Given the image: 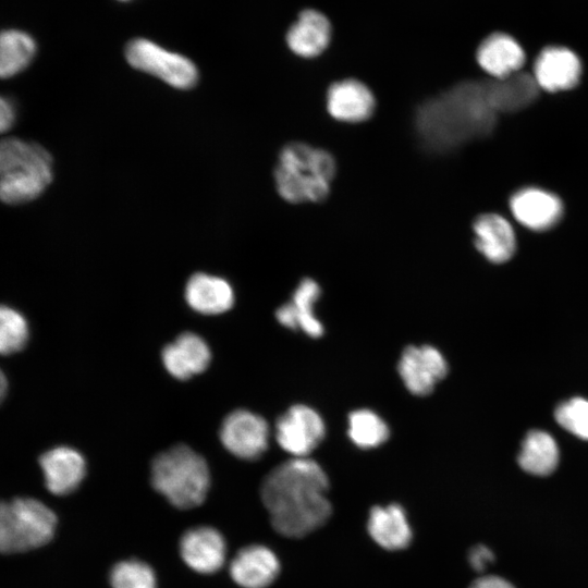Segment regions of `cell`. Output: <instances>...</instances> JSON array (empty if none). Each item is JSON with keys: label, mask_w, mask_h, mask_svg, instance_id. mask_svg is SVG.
<instances>
[{"label": "cell", "mask_w": 588, "mask_h": 588, "mask_svg": "<svg viewBox=\"0 0 588 588\" xmlns=\"http://www.w3.org/2000/svg\"><path fill=\"white\" fill-rule=\"evenodd\" d=\"M332 27L329 19L315 9L303 10L286 33V45L296 56L310 59L329 46Z\"/></svg>", "instance_id": "obj_20"}, {"label": "cell", "mask_w": 588, "mask_h": 588, "mask_svg": "<svg viewBox=\"0 0 588 588\" xmlns=\"http://www.w3.org/2000/svg\"><path fill=\"white\" fill-rule=\"evenodd\" d=\"M53 177L52 158L39 144L17 137L0 140V200L9 205L39 197Z\"/></svg>", "instance_id": "obj_4"}, {"label": "cell", "mask_w": 588, "mask_h": 588, "mask_svg": "<svg viewBox=\"0 0 588 588\" xmlns=\"http://www.w3.org/2000/svg\"><path fill=\"white\" fill-rule=\"evenodd\" d=\"M151 485L173 506L193 509L200 505L207 497L210 473L201 455L179 444L154 458Z\"/></svg>", "instance_id": "obj_5"}, {"label": "cell", "mask_w": 588, "mask_h": 588, "mask_svg": "<svg viewBox=\"0 0 588 588\" xmlns=\"http://www.w3.org/2000/svg\"><path fill=\"white\" fill-rule=\"evenodd\" d=\"M489 101L498 112H516L530 106L540 88L532 74L517 72L505 78L486 83Z\"/></svg>", "instance_id": "obj_24"}, {"label": "cell", "mask_w": 588, "mask_h": 588, "mask_svg": "<svg viewBox=\"0 0 588 588\" xmlns=\"http://www.w3.org/2000/svg\"><path fill=\"white\" fill-rule=\"evenodd\" d=\"M268 422L259 415L245 409L230 413L220 428L223 446L243 460L259 458L269 443Z\"/></svg>", "instance_id": "obj_9"}, {"label": "cell", "mask_w": 588, "mask_h": 588, "mask_svg": "<svg viewBox=\"0 0 588 588\" xmlns=\"http://www.w3.org/2000/svg\"><path fill=\"white\" fill-rule=\"evenodd\" d=\"M326 426L314 408L296 404L280 416L275 439L282 450L294 457H307L323 440Z\"/></svg>", "instance_id": "obj_8"}, {"label": "cell", "mask_w": 588, "mask_h": 588, "mask_svg": "<svg viewBox=\"0 0 588 588\" xmlns=\"http://www.w3.org/2000/svg\"><path fill=\"white\" fill-rule=\"evenodd\" d=\"M476 249L490 262L503 264L516 250V237L511 223L501 215L486 212L471 224Z\"/></svg>", "instance_id": "obj_18"}, {"label": "cell", "mask_w": 588, "mask_h": 588, "mask_svg": "<svg viewBox=\"0 0 588 588\" xmlns=\"http://www.w3.org/2000/svg\"><path fill=\"white\" fill-rule=\"evenodd\" d=\"M36 54V42L19 29L0 32V78H9L26 69Z\"/></svg>", "instance_id": "obj_26"}, {"label": "cell", "mask_w": 588, "mask_h": 588, "mask_svg": "<svg viewBox=\"0 0 588 588\" xmlns=\"http://www.w3.org/2000/svg\"><path fill=\"white\" fill-rule=\"evenodd\" d=\"M347 434L362 449L377 448L389 438L385 421L370 409H357L348 415Z\"/></svg>", "instance_id": "obj_27"}, {"label": "cell", "mask_w": 588, "mask_h": 588, "mask_svg": "<svg viewBox=\"0 0 588 588\" xmlns=\"http://www.w3.org/2000/svg\"><path fill=\"white\" fill-rule=\"evenodd\" d=\"M161 357L171 376L186 380L206 370L211 360V352L204 339L185 332L162 350Z\"/></svg>", "instance_id": "obj_19"}, {"label": "cell", "mask_w": 588, "mask_h": 588, "mask_svg": "<svg viewBox=\"0 0 588 588\" xmlns=\"http://www.w3.org/2000/svg\"><path fill=\"white\" fill-rule=\"evenodd\" d=\"M45 485L56 495L74 492L86 475L83 455L70 446H56L39 457Z\"/></svg>", "instance_id": "obj_15"}, {"label": "cell", "mask_w": 588, "mask_h": 588, "mask_svg": "<svg viewBox=\"0 0 588 588\" xmlns=\"http://www.w3.org/2000/svg\"><path fill=\"white\" fill-rule=\"evenodd\" d=\"M185 299L196 311L217 315L229 310L234 303V292L230 283L209 273L193 274L185 286Z\"/></svg>", "instance_id": "obj_23"}, {"label": "cell", "mask_w": 588, "mask_h": 588, "mask_svg": "<svg viewBox=\"0 0 588 588\" xmlns=\"http://www.w3.org/2000/svg\"><path fill=\"white\" fill-rule=\"evenodd\" d=\"M16 110L13 102L0 96V134L8 132L14 124Z\"/></svg>", "instance_id": "obj_32"}, {"label": "cell", "mask_w": 588, "mask_h": 588, "mask_svg": "<svg viewBox=\"0 0 588 588\" xmlns=\"http://www.w3.org/2000/svg\"><path fill=\"white\" fill-rule=\"evenodd\" d=\"M367 529L370 537L385 550H402L409 546L413 532L404 509L395 503L375 506L369 512Z\"/></svg>", "instance_id": "obj_22"}, {"label": "cell", "mask_w": 588, "mask_h": 588, "mask_svg": "<svg viewBox=\"0 0 588 588\" xmlns=\"http://www.w3.org/2000/svg\"><path fill=\"white\" fill-rule=\"evenodd\" d=\"M328 490V476L316 461L293 457L268 473L260 495L272 527L282 536L302 538L329 519Z\"/></svg>", "instance_id": "obj_1"}, {"label": "cell", "mask_w": 588, "mask_h": 588, "mask_svg": "<svg viewBox=\"0 0 588 588\" xmlns=\"http://www.w3.org/2000/svg\"><path fill=\"white\" fill-rule=\"evenodd\" d=\"M399 375L407 390L419 396L432 392L449 370L442 353L431 345L407 346L397 364Z\"/></svg>", "instance_id": "obj_10"}, {"label": "cell", "mask_w": 588, "mask_h": 588, "mask_svg": "<svg viewBox=\"0 0 588 588\" xmlns=\"http://www.w3.org/2000/svg\"><path fill=\"white\" fill-rule=\"evenodd\" d=\"M57 516L33 498L0 501V552L20 553L47 544L54 536Z\"/></svg>", "instance_id": "obj_6"}, {"label": "cell", "mask_w": 588, "mask_h": 588, "mask_svg": "<svg viewBox=\"0 0 588 588\" xmlns=\"http://www.w3.org/2000/svg\"><path fill=\"white\" fill-rule=\"evenodd\" d=\"M559 457V448L552 436L542 430H531L522 443L517 461L526 473L548 476L556 468Z\"/></svg>", "instance_id": "obj_25"}, {"label": "cell", "mask_w": 588, "mask_h": 588, "mask_svg": "<svg viewBox=\"0 0 588 588\" xmlns=\"http://www.w3.org/2000/svg\"><path fill=\"white\" fill-rule=\"evenodd\" d=\"M554 417L565 430L588 440V400L574 397L561 403L555 408Z\"/></svg>", "instance_id": "obj_30"}, {"label": "cell", "mask_w": 588, "mask_h": 588, "mask_svg": "<svg viewBox=\"0 0 588 588\" xmlns=\"http://www.w3.org/2000/svg\"><path fill=\"white\" fill-rule=\"evenodd\" d=\"M510 209L516 221L532 231L553 228L563 215L562 200L538 187H525L514 193L510 199Z\"/></svg>", "instance_id": "obj_14"}, {"label": "cell", "mask_w": 588, "mask_h": 588, "mask_svg": "<svg viewBox=\"0 0 588 588\" xmlns=\"http://www.w3.org/2000/svg\"><path fill=\"white\" fill-rule=\"evenodd\" d=\"M532 76L540 89L549 93L575 87L581 76V62L567 47L548 46L537 56Z\"/></svg>", "instance_id": "obj_12"}, {"label": "cell", "mask_w": 588, "mask_h": 588, "mask_svg": "<svg viewBox=\"0 0 588 588\" xmlns=\"http://www.w3.org/2000/svg\"><path fill=\"white\" fill-rule=\"evenodd\" d=\"M125 59L134 69L156 76L174 88L188 89L198 79L197 68L188 58L146 38L128 41Z\"/></svg>", "instance_id": "obj_7"}, {"label": "cell", "mask_w": 588, "mask_h": 588, "mask_svg": "<svg viewBox=\"0 0 588 588\" xmlns=\"http://www.w3.org/2000/svg\"><path fill=\"white\" fill-rule=\"evenodd\" d=\"M109 578L112 588H157L154 569L146 562L136 559L114 564Z\"/></svg>", "instance_id": "obj_29"}, {"label": "cell", "mask_w": 588, "mask_h": 588, "mask_svg": "<svg viewBox=\"0 0 588 588\" xmlns=\"http://www.w3.org/2000/svg\"><path fill=\"white\" fill-rule=\"evenodd\" d=\"M320 294L319 284L311 278H304L294 290L292 299L277 309L278 321L289 329H301L313 338L322 335L323 326L314 314V305Z\"/></svg>", "instance_id": "obj_21"}, {"label": "cell", "mask_w": 588, "mask_h": 588, "mask_svg": "<svg viewBox=\"0 0 588 588\" xmlns=\"http://www.w3.org/2000/svg\"><path fill=\"white\" fill-rule=\"evenodd\" d=\"M493 561V552L485 544L474 546L468 553V562L477 572L485 571Z\"/></svg>", "instance_id": "obj_31"}, {"label": "cell", "mask_w": 588, "mask_h": 588, "mask_svg": "<svg viewBox=\"0 0 588 588\" xmlns=\"http://www.w3.org/2000/svg\"><path fill=\"white\" fill-rule=\"evenodd\" d=\"M469 588H515L510 581L506 579L494 576V575H487L482 576L478 579H476Z\"/></svg>", "instance_id": "obj_33"}, {"label": "cell", "mask_w": 588, "mask_h": 588, "mask_svg": "<svg viewBox=\"0 0 588 588\" xmlns=\"http://www.w3.org/2000/svg\"><path fill=\"white\" fill-rule=\"evenodd\" d=\"M495 117L486 83L465 82L422 102L415 125L424 144L440 152L490 134Z\"/></svg>", "instance_id": "obj_2"}, {"label": "cell", "mask_w": 588, "mask_h": 588, "mask_svg": "<svg viewBox=\"0 0 588 588\" xmlns=\"http://www.w3.org/2000/svg\"><path fill=\"white\" fill-rule=\"evenodd\" d=\"M180 554L185 564L200 574L218 572L226 555V543L222 534L210 526H198L186 530L180 540Z\"/></svg>", "instance_id": "obj_13"}, {"label": "cell", "mask_w": 588, "mask_h": 588, "mask_svg": "<svg viewBox=\"0 0 588 588\" xmlns=\"http://www.w3.org/2000/svg\"><path fill=\"white\" fill-rule=\"evenodd\" d=\"M121 1H128V0H121Z\"/></svg>", "instance_id": "obj_35"}, {"label": "cell", "mask_w": 588, "mask_h": 588, "mask_svg": "<svg viewBox=\"0 0 588 588\" xmlns=\"http://www.w3.org/2000/svg\"><path fill=\"white\" fill-rule=\"evenodd\" d=\"M29 327L16 309L0 305V355L21 352L28 343Z\"/></svg>", "instance_id": "obj_28"}, {"label": "cell", "mask_w": 588, "mask_h": 588, "mask_svg": "<svg viewBox=\"0 0 588 588\" xmlns=\"http://www.w3.org/2000/svg\"><path fill=\"white\" fill-rule=\"evenodd\" d=\"M336 172V160L330 151L305 142H291L279 152L274 185L289 204H318L329 197Z\"/></svg>", "instance_id": "obj_3"}, {"label": "cell", "mask_w": 588, "mask_h": 588, "mask_svg": "<svg viewBox=\"0 0 588 588\" xmlns=\"http://www.w3.org/2000/svg\"><path fill=\"white\" fill-rule=\"evenodd\" d=\"M280 573L275 553L266 546L242 548L230 564L232 579L242 588H267Z\"/></svg>", "instance_id": "obj_17"}, {"label": "cell", "mask_w": 588, "mask_h": 588, "mask_svg": "<svg viewBox=\"0 0 588 588\" xmlns=\"http://www.w3.org/2000/svg\"><path fill=\"white\" fill-rule=\"evenodd\" d=\"M377 107L372 90L353 77L333 82L326 93V109L335 121L357 124L368 121Z\"/></svg>", "instance_id": "obj_11"}, {"label": "cell", "mask_w": 588, "mask_h": 588, "mask_svg": "<svg viewBox=\"0 0 588 588\" xmlns=\"http://www.w3.org/2000/svg\"><path fill=\"white\" fill-rule=\"evenodd\" d=\"M7 392H8V379L4 372L0 369V404L5 399Z\"/></svg>", "instance_id": "obj_34"}, {"label": "cell", "mask_w": 588, "mask_h": 588, "mask_svg": "<svg viewBox=\"0 0 588 588\" xmlns=\"http://www.w3.org/2000/svg\"><path fill=\"white\" fill-rule=\"evenodd\" d=\"M526 54L519 42L502 32L491 33L477 47L476 61L493 79L505 78L522 70Z\"/></svg>", "instance_id": "obj_16"}]
</instances>
